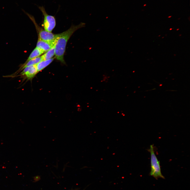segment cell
Here are the masks:
<instances>
[{
	"label": "cell",
	"mask_w": 190,
	"mask_h": 190,
	"mask_svg": "<svg viewBox=\"0 0 190 190\" xmlns=\"http://www.w3.org/2000/svg\"><path fill=\"white\" fill-rule=\"evenodd\" d=\"M22 70L18 76H22L27 80H31L38 73L35 65L26 67Z\"/></svg>",
	"instance_id": "cell-5"
},
{
	"label": "cell",
	"mask_w": 190,
	"mask_h": 190,
	"mask_svg": "<svg viewBox=\"0 0 190 190\" xmlns=\"http://www.w3.org/2000/svg\"><path fill=\"white\" fill-rule=\"evenodd\" d=\"M38 8L44 16L43 26L45 30L51 32L55 26L56 22L55 17L53 16L48 15L44 6H39Z\"/></svg>",
	"instance_id": "cell-4"
},
{
	"label": "cell",
	"mask_w": 190,
	"mask_h": 190,
	"mask_svg": "<svg viewBox=\"0 0 190 190\" xmlns=\"http://www.w3.org/2000/svg\"><path fill=\"white\" fill-rule=\"evenodd\" d=\"M179 29L178 28V29H177V30H178Z\"/></svg>",
	"instance_id": "cell-12"
},
{
	"label": "cell",
	"mask_w": 190,
	"mask_h": 190,
	"mask_svg": "<svg viewBox=\"0 0 190 190\" xmlns=\"http://www.w3.org/2000/svg\"><path fill=\"white\" fill-rule=\"evenodd\" d=\"M172 28H170V30H172Z\"/></svg>",
	"instance_id": "cell-11"
},
{
	"label": "cell",
	"mask_w": 190,
	"mask_h": 190,
	"mask_svg": "<svg viewBox=\"0 0 190 190\" xmlns=\"http://www.w3.org/2000/svg\"><path fill=\"white\" fill-rule=\"evenodd\" d=\"M55 55V45L50 49L46 51L44 54L42 55L43 60L50 59Z\"/></svg>",
	"instance_id": "cell-9"
},
{
	"label": "cell",
	"mask_w": 190,
	"mask_h": 190,
	"mask_svg": "<svg viewBox=\"0 0 190 190\" xmlns=\"http://www.w3.org/2000/svg\"><path fill=\"white\" fill-rule=\"evenodd\" d=\"M55 58L50 59L42 60L35 65L38 72L41 71L50 64Z\"/></svg>",
	"instance_id": "cell-8"
},
{
	"label": "cell",
	"mask_w": 190,
	"mask_h": 190,
	"mask_svg": "<svg viewBox=\"0 0 190 190\" xmlns=\"http://www.w3.org/2000/svg\"><path fill=\"white\" fill-rule=\"evenodd\" d=\"M55 40L53 41H49L44 40L38 37L36 47L46 52L54 45Z\"/></svg>",
	"instance_id": "cell-6"
},
{
	"label": "cell",
	"mask_w": 190,
	"mask_h": 190,
	"mask_svg": "<svg viewBox=\"0 0 190 190\" xmlns=\"http://www.w3.org/2000/svg\"><path fill=\"white\" fill-rule=\"evenodd\" d=\"M42 60H43V59L41 56L32 59L27 62H25L24 64L21 66L17 71L11 77H15L17 73H18L19 72L21 71L24 68L28 66L36 65Z\"/></svg>",
	"instance_id": "cell-7"
},
{
	"label": "cell",
	"mask_w": 190,
	"mask_h": 190,
	"mask_svg": "<svg viewBox=\"0 0 190 190\" xmlns=\"http://www.w3.org/2000/svg\"><path fill=\"white\" fill-rule=\"evenodd\" d=\"M148 151L150 153L151 170L150 173V175L156 179L161 178L165 179L162 174L159 162L158 159L155 153L153 145H150Z\"/></svg>",
	"instance_id": "cell-2"
},
{
	"label": "cell",
	"mask_w": 190,
	"mask_h": 190,
	"mask_svg": "<svg viewBox=\"0 0 190 190\" xmlns=\"http://www.w3.org/2000/svg\"><path fill=\"white\" fill-rule=\"evenodd\" d=\"M44 53V52L42 51L36 47L30 54L25 62L39 56Z\"/></svg>",
	"instance_id": "cell-10"
},
{
	"label": "cell",
	"mask_w": 190,
	"mask_h": 190,
	"mask_svg": "<svg viewBox=\"0 0 190 190\" xmlns=\"http://www.w3.org/2000/svg\"><path fill=\"white\" fill-rule=\"evenodd\" d=\"M35 25L38 34V37L44 40L53 41H54L58 36V34H54L43 29L40 27L35 21L34 17L27 13H26Z\"/></svg>",
	"instance_id": "cell-3"
},
{
	"label": "cell",
	"mask_w": 190,
	"mask_h": 190,
	"mask_svg": "<svg viewBox=\"0 0 190 190\" xmlns=\"http://www.w3.org/2000/svg\"><path fill=\"white\" fill-rule=\"evenodd\" d=\"M85 25V23L81 22L77 25H72L67 30L58 34L55 44V58L57 60L65 63L64 56L68 40L76 31L84 27Z\"/></svg>",
	"instance_id": "cell-1"
}]
</instances>
